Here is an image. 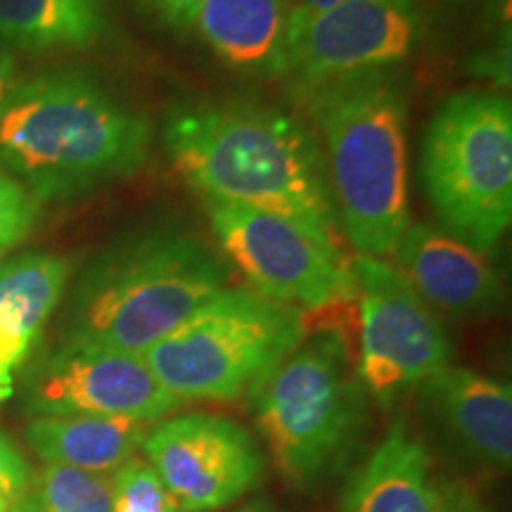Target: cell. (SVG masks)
Wrapping results in <instances>:
<instances>
[{"instance_id": "6da1fadb", "label": "cell", "mask_w": 512, "mask_h": 512, "mask_svg": "<svg viewBox=\"0 0 512 512\" xmlns=\"http://www.w3.org/2000/svg\"><path fill=\"white\" fill-rule=\"evenodd\" d=\"M162 143L204 202L273 211L339 240L323 152L302 119L259 102H200L166 117Z\"/></svg>"}, {"instance_id": "7a4b0ae2", "label": "cell", "mask_w": 512, "mask_h": 512, "mask_svg": "<svg viewBox=\"0 0 512 512\" xmlns=\"http://www.w3.org/2000/svg\"><path fill=\"white\" fill-rule=\"evenodd\" d=\"M150 145V119L81 72L17 81L0 110V169L38 204L138 174Z\"/></svg>"}, {"instance_id": "3957f363", "label": "cell", "mask_w": 512, "mask_h": 512, "mask_svg": "<svg viewBox=\"0 0 512 512\" xmlns=\"http://www.w3.org/2000/svg\"><path fill=\"white\" fill-rule=\"evenodd\" d=\"M299 93L316 126L339 228L358 256H392L411 228L406 79L380 69Z\"/></svg>"}, {"instance_id": "277c9868", "label": "cell", "mask_w": 512, "mask_h": 512, "mask_svg": "<svg viewBox=\"0 0 512 512\" xmlns=\"http://www.w3.org/2000/svg\"><path fill=\"white\" fill-rule=\"evenodd\" d=\"M228 287L214 247L178 228L119 240L76 280L64 339L143 356Z\"/></svg>"}, {"instance_id": "5b68a950", "label": "cell", "mask_w": 512, "mask_h": 512, "mask_svg": "<svg viewBox=\"0 0 512 512\" xmlns=\"http://www.w3.org/2000/svg\"><path fill=\"white\" fill-rule=\"evenodd\" d=\"M313 316V313H311ZM316 325L254 394L256 427L290 484L313 486L347 463L368 422V394L356 373L347 328L316 311Z\"/></svg>"}, {"instance_id": "8992f818", "label": "cell", "mask_w": 512, "mask_h": 512, "mask_svg": "<svg viewBox=\"0 0 512 512\" xmlns=\"http://www.w3.org/2000/svg\"><path fill=\"white\" fill-rule=\"evenodd\" d=\"M302 335V311L228 285L143 358L178 401L254 399Z\"/></svg>"}, {"instance_id": "52a82bcc", "label": "cell", "mask_w": 512, "mask_h": 512, "mask_svg": "<svg viewBox=\"0 0 512 512\" xmlns=\"http://www.w3.org/2000/svg\"><path fill=\"white\" fill-rule=\"evenodd\" d=\"M420 174L448 235L489 254L512 219V110L496 93L451 95L422 140Z\"/></svg>"}, {"instance_id": "ba28073f", "label": "cell", "mask_w": 512, "mask_h": 512, "mask_svg": "<svg viewBox=\"0 0 512 512\" xmlns=\"http://www.w3.org/2000/svg\"><path fill=\"white\" fill-rule=\"evenodd\" d=\"M207 214L221 249L254 292L302 313L358 302L354 266L332 235L242 204L207 202Z\"/></svg>"}, {"instance_id": "9c48e42d", "label": "cell", "mask_w": 512, "mask_h": 512, "mask_svg": "<svg viewBox=\"0 0 512 512\" xmlns=\"http://www.w3.org/2000/svg\"><path fill=\"white\" fill-rule=\"evenodd\" d=\"M361 349L356 373L368 399L389 411L439 370L451 366V342L434 311L394 264L356 256Z\"/></svg>"}, {"instance_id": "30bf717a", "label": "cell", "mask_w": 512, "mask_h": 512, "mask_svg": "<svg viewBox=\"0 0 512 512\" xmlns=\"http://www.w3.org/2000/svg\"><path fill=\"white\" fill-rule=\"evenodd\" d=\"M425 17L418 0H342L316 15H292L287 74L297 88L399 69L418 50Z\"/></svg>"}, {"instance_id": "8fae6325", "label": "cell", "mask_w": 512, "mask_h": 512, "mask_svg": "<svg viewBox=\"0 0 512 512\" xmlns=\"http://www.w3.org/2000/svg\"><path fill=\"white\" fill-rule=\"evenodd\" d=\"M24 403L36 418L107 415L157 422L181 401L166 392L143 356L62 339L29 370Z\"/></svg>"}, {"instance_id": "7c38bea8", "label": "cell", "mask_w": 512, "mask_h": 512, "mask_svg": "<svg viewBox=\"0 0 512 512\" xmlns=\"http://www.w3.org/2000/svg\"><path fill=\"white\" fill-rule=\"evenodd\" d=\"M181 512H216L238 503L264 479V456L238 422L190 413L152 425L143 441Z\"/></svg>"}, {"instance_id": "4fadbf2b", "label": "cell", "mask_w": 512, "mask_h": 512, "mask_svg": "<svg viewBox=\"0 0 512 512\" xmlns=\"http://www.w3.org/2000/svg\"><path fill=\"white\" fill-rule=\"evenodd\" d=\"M392 256L399 273L432 311L484 318L503 309L505 290L494 266L446 230L427 223L411 226Z\"/></svg>"}, {"instance_id": "5bb4252c", "label": "cell", "mask_w": 512, "mask_h": 512, "mask_svg": "<svg viewBox=\"0 0 512 512\" xmlns=\"http://www.w3.org/2000/svg\"><path fill=\"white\" fill-rule=\"evenodd\" d=\"M69 275L72 261L50 252L19 254L0 266V396L34 354Z\"/></svg>"}, {"instance_id": "9a60e30c", "label": "cell", "mask_w": 512, "mask_h": 512, "mask_svg": "<svg viewBox=\"0 0 512 512\" xmlns=\"http://www.w3.org/2000/svg\"><path fill=\"white\" fill-rule=\"evenodd\" d=\"M339 512H453V491L427 448L396 425L349 482Z\"/></svg>"}, {"instance_id": "2e32d148", "label": "cell", "mask_w": 512, "mask_h": 512, "mask_svg": "<svg viewBox=\"0 0 512 512\" xmlns=\"http://www.w3.org/2000/svg\"><path fill=\"white\" fill-rule=\"evenodd\" d=\"M292 0H204L197 31L226 67L249 79L287 74Z\"/></svg>"}, {"instance_id": "e0dca14e", "label": "cell", "mask_w": 512, "mask_h": 512, "mask_svg": "<svg viewBox=\"0 0 512 512\" xmlns=\"http://www.w3.org/2000/svg\"><path fill=\"white\" fill-rule=\"evenodd\" d=\"M446 430L470 456L508 467L512 458L510 384L467 368L448 366L422 387Z\"/></svg>"}, {"instance_id": "ac0fdd59", "label": "cell", "mask_w": 512, "mask_h": 512, "mask_svg": "<svg viewBox=\"0 0 512 512\" xmlns=\"http://www.w3.org/2000/svg\"><path fill=\"white\" fill-rule=\"evenodd\" d=\"M155 422L107 415H48L27 427L31 451L43 463L107 475L136 458Z\"/></svg>"}, {"instance_id": "d6986e66", "label": "cell", "mask_w": 512, "mask_h": 512, "mask_svg": "<svg viewBox=\"0 0 512 512\" xmlns=\"http://www.w3.org/2000/svg\"><path fill=\"white\" fill-rule=\"evenodd\" d=\"M110 31L105 0H0V41L27 53H76Z\"/></svg>"}, {"instance_id": "ffe728a7", "label": "cell", "mask_w": 512, "mask_h": 512, "mask_svg": "<svg viewBox=\"0 0 512 512\" xmlns=\"http://www.w3.org/2000/svg\"><path fill=\"white\" fill-rule=\"evenodd\" d=\"M15 512H114L112 479L43 463L31 475L27 494Z\"/></svg>"}, {"instance_id": "44dd1931", "label": "cell", "mask_w": 512, "mask_h": 512, "mask_svg": "<svg viewBox=\"0 0 512 512\" xmlns=\"http://www.w3.org/2000/svg\"><path fill=\"white\" fill-rule=\"evenodd\" d=\"M110 479L114 512H181L155 467L143 458H131Z\"/></svg>"}, {"instance_id": "7402d4cb", "label": "cell", "mask_w": 512, "mask_h": 512, "mask_svg": "<svg viewBox=\"0 0 512 512\" xmlns=\"http://www.w3.org/2000/svg\"><path fill=\"white\" fill-rule=\"evenodd\" d=\"M41 216V204L34 195L0 169V259L10 254L34 230Z\"/></svg>"}, {"instance_id": "603a6c76", "label": "cell", "mask_w": 512, "mask_h": 512, "mask_svg": "<svg viewBox=\"0 0 512 512\" xmlns=\"http://www.w3.org/2000/svg\"><path fill=\"white\" fill-rule=\"evenodd\" d=\"M29 479L31 470L27 460L8 437L0 434V498L17 508V503L27 494Z\"/></svg>"}, {"instance_id": "cb8c5ba5", "label": "cell", "mask_w": 512, "mask_h": 512, "mask_svg": "<svg viewBox=\"0 0 512 512\" xmlns=\"http://www.w3.org/2000/svg\"><path fill=\"white\" fill-rule=\"evenodd\" d=\"M150 15H155L164 27L188 34L197 27V15L204 0H136Z\"/></svg>"}, {"instance_id": "d4e9b609", "label": "cell", "mask_w": 512, "mask_h": 512, "mask_svg": "<svg viewBox=\"0 0 512 512\" xmlns=\"http://www.w3.org/2000/svg\"><path fill=\"white\" fill-rule=\"evenodd\" d=\"M17 81V60L8 53V50L0 48V110H3V105L8 102Z\"/></svg>"}, {"instance_id": "484cf974", "label": "cell", "mask_w": 512, "mask_h": 512, "mask_svg": "<svg viewBox=\"0 0 512 512\" xmlns=\"http://www.w3.org/2000/svg\"><path fill=\"white\" fill-rule=\"evenodd\" d=\"M337 3H342V0H292V15H316V12L328 10Z\"/></svg>"}, {"instance_id": "4316f807", "label": "cell", "mask_w": 512, "mask_h": 512, "mask_svg": "<svg viewBox=\"0 0 512 512\" xmlns=\"http://www.w3.org/2000/svg\"><path fill=\"white\" fill-rule=\"evenodd\" d=\"M453 512H486L477 501L465 496V491H453Z\"/></svg>"}, {"instance_id": "83f0119b", "label": "cell", "mask_w": 512, "mask_h": 512, "mask_svg": "<svg viewBox=\"0 0 512 512\" xmlns=\"http://www.w3.org/2000/svg\"><path fill=\"white\" fill-rule=\"evenodd\" d=\"M228 512H280V510L273 508V505L266 501H252V503L242 505V508H238V510H228Z\"/></svg>"}, {"instance_id": "f1b7e54d", "label": "cell", "mask_w": 512, "mask_h": 512, "mask_svg": "<svg viewBox=\"0 0 512 512\" xmlns=\"http://www.w3.org/2000/svg\"><path fill=\"white\" fill-rule=\"evenodd\" d=\"M0 512H15V508H12L8 501H3V498H0Z\"/></svg>"}]
</instances>
